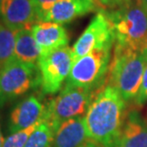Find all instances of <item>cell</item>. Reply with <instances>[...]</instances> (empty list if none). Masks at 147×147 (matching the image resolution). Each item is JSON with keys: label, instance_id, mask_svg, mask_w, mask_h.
I'll return each instance as SVG.
<instances>
[{"label": "cell", "instance_id": "cell-1", "mask_svg": "<svg viewBox=\"0 0 147 147\" xmlns=\"http://www.w3.org/2000/svg\"><path fill=\"white\" fill-rule=\"evenodd\" d=\"M125 110L126 101L106 81L84 116L89 139L104 147H115L126 118Z\"/></svg>", "mask_w": 147, "mask_h": 147}, {"label": "cell", "instance_id": "cell-2", "mask_svg": "<svg viewBox=\"0 0 147 147\" xmlns=\"http://www.w3.org/2000/svg\"><path fill=\"white\" fill-rule=\"evenodd\" d=\"M147 64V52L114 43L107 82L126 102L134 101L142 83Z\"/></svg>", "mask_w": 147, "mask_h": 147}, {"label": "cell", "instance_id": "cell-3", "mask_svg": "<svg viewBox=\"0 0 147 147\" xmlns=\"http://www.w3.org/2000/svg\"><path fill=\"white\" fill-rule=\"evenodd\" d=\"M105 12L113 27L115 43L142 49L147 38V14L140 0H127Z\"/></svg>", "mask_w": 147, "mask_h": 147}, {"label": "cell", "instance_id": "cell-4", "mask_svg": "<svg viewBox=\"0 0 147 147\" xmlns=\"http://www.w3.org/2000/svg\"><path fill=\"white\" fill-rule=\"evenodd\" d=\"M100 90L93 91L65 85L46 106L43 118L56 132L64 121L84 117Z\"/></svg>", "mask_w": 147, "mask_h": 147}, {"label": "cell", "instance_id": "cell-5", "mask_svg": "<svg viewBox=\"0 0 147 147\" xmlns=\"http://www.w3.org/2000/svg\"><path fill=\"white\" fill-rule=\"evenodd\" d=\"M111 49H95L74 61L65 85L97 91L107 81Z\"/></svg>", "mask_w": 147, "mask_h": 147}, {"label": "cell", "instance_id": "cell-6", "mask_svg": "<svg viewBox=\"0 0 147 147\" xmlns=\"http://www.w3.org/2000/svg\"><path fill=\"white\" fill-rule=\"evenodd\" d=\"M41 86L37 65L12 59L0 70V106Z\"/></svg>", "mask_w": 147, "mask_h": 147}, {"label": "cell", "instance_id": "cell-7", "mask_svg": "<svg viewBox=\"0 0 147 147\" xmlns=\"http://www.w3.org/2000/svg\"><path fill=\"white\" fill-rule=\"evenodd\" d=\"M73 63L72 49L68 46L42 55L37 66L41 76L43 93L53 95L59 92L69 76Z\"/></svg>", "mask_w": 147, "mask_h": 147}, {"label": "cell", "instance_id": "cell-8", "mask_svg": "<svg viewBox=\"0 0 147 147\" xmlns=\"http://www.w3.org/2000/svg\"><path fill=\"white\" fill-rule=\"evenodd\" d=\"M115 34L105 10L97 12L88 26L79 36L72 47L74 61L84 57L95 49L112 48Z\"/></svg>", "mask_w": 147, "mask_h": 147}, {"label": "cell", "instance_id": "cell-9", "mask_svg": "<svg viewBox=\"0 0 147 147\" xmlns=\"http://www.w3.org/2000/svg\"><path fill=\"white\" fill-rule=\"evenodd\" d=\"M104 10L97 0H58L38 16V21L65 24L78 17Z\"/></svg>", "mask_w": 147, "mask_h": 147}, {"label": "cell", "instance_id": "cell-10", "mask_svg": "<svg viewBox=\"0 0 147 147\" xmlns=\"http://www.w3.org/2000/svg\"><path fill=\"white\" fill-rule=\"evenodd\" d=\"M0 20L14 31L32 28L37 22L32 0H2Z\"/></svg>", "mask_w": 147, "mask_h": 147}, {"label": "cell", "instance_id": "cell-11", "mask_svg": "<svg viewBox=\"0 0 147 147\" xmlns=\"http://www.w3.org/2000/svg\"><path fill=\"white\" fill-rule=\"evenodd\" d=\"M46 106L36 96L32 95L17 103L12 108L9 120V130L15 133L32 126L41 120Z\"/></svg>", "mask_w": 147, "mask_h": 147}, {"label": "cell", "instance_id": "cell-12", "mask_svg": "<svg viewBox=\"0 0 147 147\" xmlns=\"http://www.w3.org/2000/svg\"><path fill=\"white\" fill-rule=\"evenodd\" d=\"M32 32L42 55L67 47L69 41L67 31L61 24L38 21L32 27Z\"/></svg>", "mask_w": 147, "mask_h": 147}, {"label": "cell", "instance_id": "cell-13", "mask_svg": "<svg viewBox=\"0 0 147 147\" xmlns=\"http://www.w3.org/2000/svg\"><path fill=\"white\" fill-rule=\"evenodd\" d=\"M115 147H147V121L136 110L126 114Z\"/></svg>", "mask_w": 147, "mask_h": 147}, {"label": "cell", "instance_id": "cell-14", "mask_svg": "<svg viewBox=\"0 0 147 147\" xmlns=\"http://www.w3.org/2000/svg\"><path fill=\"white\" fill-rule=\"evenodd\" d=\"M90 139L84 117L65 120L57 128L52 147H80Z\"/></svg>", "mask_w": 147, "mask_h": 147}, {"label": "cell", "instance_id": "cell-15", "mask_svg": "<svg viewBox=\"0 0 147 147\" xmlns=\"http://www.w3.org/2000/svg\"><path fill=\"white\" fill-rule=\"evenodd\" d=\"M42 51L37 44L32 28L18 30L15 36L14 59L23 63L37 65Z\"/></svg>", "mask_w": 147, "mask_h": 147}, {"label": "cell", "instance_id": "cell-16", "mask_svg": "<svg viewBox=\"0 0 147 147\" xmlns=\"http://www.w3.org/2000/svg\"><path fill=\"white\" fill-rule=\"evenodd\" d=\"M14 31L0 22V70L6 64L14 59L15 36Z\"/></svg>", "mask_w": 147, "mask_h": 147}, {"label": "cell", "instance_id": "cell-17", "mask_svg": "<svg viewBox=\"0 0 147 147\" xmlns=\"http://www.w3.org/2000/svg\"><path fill=\"white\" fill-rule=\"evenodd\" d=\"M55 130L42 118L24 147H52Z\"/></svg>", "mask_w": 147, "mask_h": 147}, {"label": "cell", "instance_id": "cell-18", "mask_svg": "<svg viewBox=\"0 0 147 147\" xmlns=\"http://www.w3.org/2000/svg\"><path fill=\"white\" fill-rule=\"evenodd\" d=\"M39 121L29 128H26V129H24V130L12 133L11 136H9L7 139H4L2 147H24L28 139H29L30 136L32 135V133L37 127Z\"/></svg>", "mask_w": 147, "mask_h": 147}, {"label": "cell", "instance_id": "cell-19", "mask_svg": "<svg viewBox=\"0 0 147 147\" xmlns=\"http://www.w3.org/2000/svg\"><path fill=\"white\" fill-rule=\"evenodd\" d=\"M147 102V64L145 66L144 72H143V76L142 79V83H140L139 92L134 99V103L138 106V107H142Z\"/></svg>", "mask_w": 147, "mask_h": 147}, {"label": "cell", "instance_id": "cell-20", "mask_svg": "<svg viewBox=\"0 0 147 147\" xmlns=\"http://www.w3.org/2000/svg\"><path fill=\"white\" fill-rule=\"evenodd\" d=\"M58 0H32V3L35 8L36 15H37V22H38V16L42 14L44 12H46L49 7L57 2Z\"/></svg>", "mask_w": 147, "mask_h": 147}, {"label": "cell", "instance_id": "cell-21", "mask_svg": "<svg viewBox=\"0 0 147 147\" xmlns=\"http://www.w3.org/2000/svg\"><path fill=\"white\" fill-rule=\"evenodd\" d=\"M97 1L102 6L104 10H106V9L111 10V9H114L118 6L123 4L127 0H97Z\"/></svg>", "mask_w": 147, "mask_h": 147}, {"label": "cell", "instance_id": "cell-22", "mask_svg": "<svg viewBox=\"0 0 147 147\" xmlns=\"http://www.w3.org/2000/svg\"><path fill=\"white\" fill-rule=\"evenodd\" d=\"M80 147H104V146H102L101 144L97 143L96 142H94V140L88 139L86 142H84V144L82 146H80Z\"/></svg>", "mask_w": 147, "mask_h": 147}, {"label": "cell", "instance_id": "cell-23", "mask_svg": "<svg viewBox=\"0 0 147 147\" xmlns=\"http://www.w3.org/2000/svg\"><path fill=\"white\" fill-rule=\"evenodd\" d=\"M140 3H142V5L143 6V8H144V10L147 14V0H140Z\"/></svg>", "mask_w": 147, "mask_h": 147}, {"label": "cell", "instance_id": "cell-24", "mask_svg": "<svg viewBox=\"0 0 147 147\" xmlns=\"http://www.w3.org/2000/svg\"><path fill=\"white\" fill-rule=\"evenodd\" d=\"M3 142H4V139H3L2 134H1V130H0V147L3 146Z\"/></svg>", "mask_w": 147, "mask_h": 147}, {"label": "cell", "instance_id": "cell-25", "mask_svg": "<svg viewBox=\"0 0 147 147\" xmlns=\"http://www.w3.org/2000/svg\"><path fill=\"white\" fill-rule=\"evenodd\" d=\"M142 49H144L145 51L147 52V38H146V40H145L144 44H143V47H142Z\"/></svg>", "mask_w": 147, "mask_h": 147}, {"label": "cell", "instance_id": "cell-26", "mask_svg": "<svg viewBox=\"0 0 147 147\" xmlns=\"http://www.w3.org/2000/svg\"><path fill=\"white\" fill-rule=\"evenodd\" d=\"M1 2H2V0H0V5H1Z\"/></svg>", "mask_w": 147, "mask_h": 147}]
</instances>
